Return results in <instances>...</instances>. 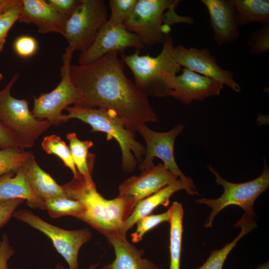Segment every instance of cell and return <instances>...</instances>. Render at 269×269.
Segmentation results:
<instances>
[{"mask_svg": "<svg viewBox=\"0 0 269 269\" xmlns=\"http://www.w3.org/2000/svg\"><path fill=\"white\" fill-rule=\"evenodd\" d=\"M24 201L14 199L0 202V229L9 221L15 210Z\"/></svg>", "mask_w": 269, "mask_h": 269, "instance_id": "34", "label": "cell"}, {"mask_svg": "<svg viewBox=\"0 0 269 269\" xmlns=\"http://www.w3.org/2000/svg\"><path fill=\"white\" fill-rule=\"evenodd\" d=\"M73 52L67 47L62 55L61 80L56 88L49 93L34 97L31 112L37 120H47L52 125H58L61 123L63 110L70 105H78L80 103L81 92L72 81L69 72Z\"/></svg>", "mask_w": 269, "mask_h": 269, "instance_id": "8", "label": "cell"}, {"mask_svg": "<svg viewBox=\"0 0 269 269\" xmlns=\"http://www.w3.org/2000/svg\"><path fill=\"white\" fill-rule=\"evenodd\" d=\"M14 253V250L9 243L7 234L5 233L0 240V269H11L8 267V261Z\"/></svg>", "mask_w": 269, "mask_h": 269, "instance_id": "37", "label": "cell"}, {"mask_svg": "<svg viewBox=\"0 0 269 269\" xmlns=\"http://www.w3.org/2000/svg\"><path fill=\"white\" fill-rule=\"evenodd\" d=\"M41 146L47 153L58 156L65 165L72 171L73 177L78 176V172L72 159L69 147L59 136L52 134L44 137L41 142Z\"/></svg>", "mask_w": 269, "mask_h": 269, "instance_id": "27", "label": "cell"}, {"mask_svg": "<svg viewBox=\"0 0 269 269\" xmlns=\"http://www.w3.org/2000/svg\"><path fill=\"white\" fill-rule=\"evenodd\" d=\"M254 269H269V262L268 261L266 263L261 264Z\"/></svg>", "mask_w": 269, "mask_h": 269, "instance_id": "39", "label": "cell"}, {"mask_svg": "<svg viewBox=\"0 0 269 269\" xmlns=\"http://www.w3.org/2000/svg\"><path fill=\"white\" fill-rule=\"evenodd\" d=\"M170 210L169 269H180L183 234V208L182 204L177 201L173 202Z\"/></svg>", "mask_w": 269, "mask_h": 269, "instance_id": "23", "label": "cell"}, {"mask_svg": "<svg viewBox=\"0 0 269 269\" xmlns=\"http://www.w3.org/2000/svg\"><path fill=\"white\" fill-rule=\"evenodd\" d=\"M264 160L263 170L259 177L252 180L239 183L226 180L211 165L208 166L210 171L215 176L217 184L222 186L224 191L218 198H202L195 201L197 203L205 204L212 209L208 219L205 222V228L212 227L215 217L229 205H237L243 209L244 215L257 218L254 210L255 202L269 186V169L265 158Z\"/></svg>", "mask_w": 269, "mask_h": 269, "instance_id": "6", "label": "cell"}, {"mask_svg": "<svg viewBox=\"0 0 269 269\" xmlns=\"http://www.w3.org/2000/svg\"><path fill=\"white\" fill-rule=\"evenodd\" d=\"M21 0H10L0 9V53L11 27L18 20L21 9Z\"/></svg>", "mask_w": 269, "mask_h": 269, "instance_id": "28", "label": "cell"}, {"mask_svg": "<svg viewBox=\"0 0 269 269\" xmlns=\"http://www.w3.org/2000/svg\"><path fill=\"white\" fill-rule=\"evenodd\" d=\"M12 217L27 224L47 236L57 252L67 262L69 269H79L78 258L80 249L92 238L89 229L65 230L49 224L27 210L15 211Z\"/></svg>", "mask_w": 269, "mask_h": 269, "instance_id": "11", "label": "cell"}, {"mask_svg": "<svg viewBox=\"0 0 269 269\" xmlns=\"http://www.w3.org/2000/svg\"><path fill=\"white\" fill-rule=\"evenodd\" d=\"M16 73L6 86L0 91V120L13 133L20 148L32 147L37 138L52 124L47 120H37L28 109V102L18 99L10 93L11 89L18 79Z\"/></svg>", "mask_w": 269, "mask_h": 269, "instance_id": "7", "label": "cell"}, {"mask_svg": "<svg viewBox=\"0 0 269 269\" xmlns=\"http://www.w3.org/2000/svg\"><path fill=\"white\" fill-rule=\"evenodd\" d=\"M18 21L34 24L42 34L55 32L64 35L68 17L60 14L44 0H21Z\"/></svg>", "mask_w": 269, "mask_h": 269, "instance_id": "17", "label": "cell"}, {"mask_svg": "<svg viewBox=\"0 0 269 269\" xmlns=\"http://www.w3.org/2000/svg\"><path fill=\"white\" fill-rule=\"evenodd\" d=\"M31 154L13 148L0 150V177L10 172L15 173L25 164Z\"/></svg>", "mask_w": 269, "mask_h": 269, "instance_id": "29", "label": "cell"}, {"mask_svg": "<svg viewBox=\"0 0 269 269\" xmlns=\"http://www.w3.org/2000/svg\"><path fill=\"white\" fill-rule=\"evenodd\" d=\"M181 70L182 73L174 78L169 96L184 104L218 96L223 88L224 85L216 80L185 68Z\"/></svg>", "mask_w": 269, "mask_h": 269, "instance_id": "15", "label": "cell"}, {"mask_svg": "<svg viewBox=\"0 0 269 269\" xmlns=\"http://www.w3.org/2000/svg\"><path fill=\"white\" fill-rule=\"evenodd\" d=\"M44 208L53 218L71 216L77 219L83 210V206L78 201L68 196H59L46 200Z\"/></svg>", "mask_w": 269, "mask_h": 269, "instance_id": "26", "label": "cell"}, {"mask_svg": "<svg viewBox=\"0 0 269 269\" xmlns=\"http://www.w3.org/2000/svg\"><path fill=\"white\" fill-rule=\"evenodd\" d=\"M170 210L158 214H150L140 218L135 223V231L131 234L132 241L134 243L140 242L144 235L160 224L170 221Z\"/></svg>", "mask_w": 269, "mask_h": 269, "instance_id": "30", "label": "cell"}, {"mask_svg": "<svg viewBox=\"0 0 269 269\" xmlns=\"http://www.w3.org/2000/svg\"><path fill=\"white\" fill-rule=\"evenodd\" d=\"M177 0H137L130 17L125 23L129 31L137 35L144 45L163 43L176 23L192 24L190 16L178 15L175 8Z\"/></svg>", "mask_w": 269, "mask_h": 269, "instance_id": "5", "label": "cell"}, {"mask_svg": "<svg viewBox=\"0 0 269 269\" xmlns=\"http://www.w3.org/2000/svg\"><path fill=\"white\" fill-rule=\"evenodd\" d=\"M239 19V26L251 22L269 23V0H231Z\"/></svg>", "mask_w": 269, "mask_h": 269, "instance_id": "25", "label": "cell"}, {"mask_svg": "<svg viewBox=\"0 0 269 269\" xmlns=\"http://www.w3.org/2000/svg\"><path fill=\"white\" fill-rule=\"evenodd\" d=\"M144 46L140 38L127 30L124 25L113 24L107 21L90 47L81 52L79 65L90 64L110 52H123L128 47L139 50Z\"/></svg>", "mask_w": 269, "mask_h": 269, "instance_id": "12", "label": "cell"}, {"mask_svg": "<svg viewBox=\"0 0 269 269\" xmlns=\"http://www.w3.org/2000/svg\"><path fill=\"white\" fill-rule=\"evenodd\" d=\"M66 137L69 141V147L78 172L84 177L88 186L93 185L95 183L92 178L95 155L88 150L93 146V142L80 140L75 133L67 134Z\"/></svg>", "mask_w": 269, "mask_h": 269, "instance_id": "22", "label": "cell"}, {"mask_svg": "<svg viewBox=\"0 0 269 269\" xmlns=\"http://www.w3.org/2000/svg\"><path fill=\"white\" fill-rule=\"evenodd\" d=\"M181 190H185V186L182 180L179 178L175 182L138 202L126 221L125 231L127 232L140 218L151 214L159 206H168L170 197L174 193Z\"/></svg>", "mask_w": 269, "mask_h": 269, "instance_id": "21", "label": "cell"}, {"mask_svg": "<svg viewBox=\"0 0 269 269\" xmlns=\"http://www.w3.org/2000/svg\"><path fill=\"white\" fill-rule=\"evenodd\" d=\"M61 122L77 119L88 124L93 132L105 133L108 140L114 138L119 143L122 152V167L126 172H133L138 162L142 161L145 147L135 139L134 135L126 129L124 123L114 111L103 108H88L74 105L65 109Z\"/></svg>", "mask_w": 269, "mask_h": 269, "instance_id": "3", "label": "cell"}, {"mask_svg": "<svg viewBox=\"0 0 269 269\" xmlns=\"http://www.w3.org/2000/svg\"><path fill=\"white\" fill-rule=\"evenodd\" d=\"M23 165L12 176L10 172L0 177V202L14 199L26 200L31 208L45 210L44 203L30 188L26 179Z\"/></svg>", "mask_w": 269, "mask_h": 269, "instance_id": "19", "label": "cell"}, {"mask_svg": "<svg viewBox=\"0 0 269 269\" xmlns=\"http://www.w3.org/2000/svg\"><path fill=\"white\" fill-rule=\"evenodd\" d=\"M100 265L99 263L92 264H91L88 269H95ZM55 269H65L63 265L60 264H57L55 267Z\"/></svg>", "mask_w": 269, "mask_h": 269, "instance_id": "38", "label": "cell"}, {"mask_svg": "<svg viewBox=\"0 0 269 269\" xmlns=\"http://www.w3.org/2000/svg\"><path fill=\"white\" fill-rule=\"evenodd\" d=\"M108 8L103 0H81L69 16L64 37L68 47L81 52L88 49L98 32L108 20Z\"/></svg>", "mask_w": 269, "mask_h": 269, "instance_id": "9", "label": "cell"}, {"mask_svg": "<svg viewBox=\"0 0 269 269\" xmlns=\"http://www.w3.org/2000/svg\"><path fill=\"white\" fill-rule=\"evenodd\" d=\"M10 0H0V9L6 4Z\"/></svg>", "mask_w": 269, "mask_h": 269, "instance_id": "40", "label": "cell"}, {"mask_svg": "<svg viewBox=\"0 0 269 269\" xmlns=\"http://www.w3.org/2000/svg\"><path fill=\"white\" fill-rule=\"evenodd\" d=\"M62 187L69 197L82 204L83 210L78 219L91 226L107 240L127 237L125 224L136 205L132 198L118 195L107 199L97 191L95 183L88 186L79 173L77 177H73Z\"/></svg>", "mask_w": 269, "mask_h": 269, "instance_id": "2", "label": "cell"}, {"mask_svg": "<svg viewBox=\"0 0 269 269\" xmlns=\"http://www.w3.org/2000/svg\"><path fill=\"white\" fill-rule=\"evenodd\" d=\"M173 55L180 67L216 80L235 92L240 91L241 87L234 80L233 73L222 68L207 48H186L179 44L174 47Z\"/></svg>", "mask_w": 269, "mask_h": 269, "instance_id": "13", "label": "cell"}, {"mask_svg": "<svg viewBox=\"0 0 269 269\" xmlns=\"http://www.w3.org/2000/svg\"><path fill=\"white\" fill-rule=\"evenodd\" d=\"M13 48L17 55L26 58L32 56L36 53L38 44L34 37L28 35H23L15 39Z\"/></svg>", "mask_w": 269, "mask_h": 269, "instance_id": "33", "label": "cell"}, {"mask_svg": "<svg viewBox=\"0 0 269 269\" xmlns=\"http://www.w3.org/2000/svg\"><path fill=\"white\" fill-rule=\"evenodd\" d=\"M3 78V76L2 74L0 73V82L2 80Z\"/></svg>", "mask_w": 269, "mask_h": 269, "instance_id": "41", "label": "cell"}, {"mask_svg": "<svg viewBox=\"0 0 269 269\" xmlns=\"http://www.w3.org/2000/svg\"><path fill=\"white\" fill-rule=\"evenodd\" d=\"M251 52L259 56L269 50V24L253 32L248 41Z\"/></svg>", "mask_w": 269, "mask_h": 269, "instance_id": "32", "label": "cell"}, {"mask_svg": "<svg viewBox=\"0 0 269 269\" xmlns=\"http://www.w3.org/2000/svg\"><path fill=\"white\" fill-rule=\"evenodd\" d=\"M178 177L159 163L141 171L138 175L132 176L120 184L119 195L132 198L136 204L141 200L175 182Z\"/></svg>", "mask_w": 269, "mask_h": 269, "instance_id": "14", "label": "cell"}, {"mask_svg": "<svg viewBox=\"0 0 269 269\" xmlns=\"http://www.w3.org/2000/svg\"><path fill=\"white\" fill-rule=\"evenodd\" d=\"M174 47L172 38L168 34L156 56L140 55L138 50L130 55L122 54V60L133 73L134 83L147 96H169L174 78L182 70L174 58Z\"/></svg>", "mask_w": 269, "mask_h": 269, "instance_id": "4", "label": "cell"}, {"mask_svg": "<svg viewBox=\"0 0 269 269\" xmlns=\"http://www.w3.org/2000/svg\"><path fill=\"white\" fill-rule=\"evenodd\" d=\"M108 241L113 247L115 258L100 269H159L154 262L143 258V249H138L127 237H115Z\"/></svg>", "mask_w": 269, "mask_h": 269, "instance_id": "18", "label": "cell"}, {"mask_svg": "<svg viewBox=\"0 0 269 269\" xmlns=\"http://www.w3.org/2000/svg\"><path fill=\"white\" fill-rule=\"evenodd\" d=\"M256 226L255 218L243 214L242 218L234 225V227L241 228L240 234L232 242L226 244L222 249L213 250L206 262L196 269H222L228 255L237 245L238 242Z\"/></svg>", "mask_w": 269, "mask_h": 269, "instance_id": "24", "label": "cell"}, {"mask_svg": "<svg viewBox=\"0 0 269 269\" xmlns=\"http://www.w3.org/2000/svg\"><path fill=\"white\" fill-rule=\"evenodd\" d=\"M26 179L30 188L44 203L59 196H68L51 175L42 170L31 153L23 165Z\"/></svg>", "mask_w": 269, "mask_h": 269, "instance_id": "20", "label": "cell"}, {"mask_svg": "<svg viewBox=\"0 0 269 269\" xmlns=\"http://www.w3.org/2000/svg\"><path fill=\"white\" fill-rule=\"evenodd\" d=\"M137 0H110L111 15L108 21L116 24L124 25L132 13Z\"/></svg>", "mask_w": 269, "mask_h": 269, "instance_id": "31", "label": "cell"}, {"mask_svg": "<svg viewBox=\"0 0 269 269\" xmlns=\"http://www.w3.org/2000/svg\"><path fill=\"white\" fill-rule=\"evenodd\" d=\"M8 148L21 149L14 135L0 120V148Z\"/></svg>", "mask_w": 269, "mask_h": 269, "instance_id": "36", "label": "cell"}, {"mask_svg": "<svg viewBox=\"0 0 269 269\" xmlns=\"http://www.w3.org/2000/svg\"><path fill=\"white\" fill-rule=\"evenodd\" d=\"M209 15L214 32L213 39L218 46L232 43L240 36L238 12L231 0H201Z\"/></svg>", "mask_w": 269, "mask_h": 269, "instance_id": "16", "label": "cell"}, {"mask_svg": "<svg viewBox=\"0 0 269 269\" xmlns=\"http://www.w3.org/2000/svg\"><path fill=\"white\" fill-rule=\"evenodd\" d=\"M118 53L110 52L86 65L71 64L70 75L82 94L76 106L115 111L135 135L141 125L157 121L158 116L147 96L126 76Z\"/></svg>", "mask_w": 269, "mask_h": 269, "instance_id": "1", "label": "cell"}, {"mask_svg": "<svg viewBox=\"0 0 269 269\" xmlns=\"http://www.w3.org/2000/svg\"><path fill=\"white\" fill-rule=\"evenodd\" d=\"M81 0H48L49 5L60 14L69 17L74 12Z\"/></svg>", "mask_w": 269, "mask_h": 269, "instance_id": "35", "label": "cell"}, {"mask_svg": "<svg viewBox=\"0 0 269 269\" xmlns=\"http://www.w3.org/2000/svg\"><path fill=\"white\" fill-rule=\"evenodd\" d=\"M184 126L178 125L166 132H157L150 129L145 124L138 129L146 144L144 157L138 168L142 171L154 165V157L160 158L163 165L176 175L183 182L185 191L190 195H199L192 179L186 176L180 170L175 160L174 145L177 136L183 131Z\"/></svg>", "mask_w": 269, "mask_h": 269, "instance_id": "10", "label": "cell"}]
</instances>
